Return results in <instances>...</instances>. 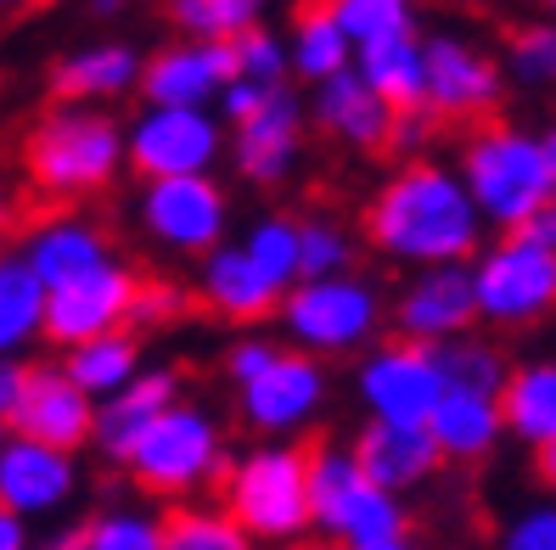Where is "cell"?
I'll return each instance as SVG.
<instances>
[{"mask_svg":"<svg viewBox=\"0 0 556 550\" xmlns=\"http://www.w3.org/2000/svg\"><path fill=\"white\" fill-rule=\"evenodd\" d=\"M129 293H136V270L124 258H108L102 270L90 276H74L46 293V343L51 348H79L90 337H108V332H124V309H129Z\"/></svg>","mask_w":556,"mask_h":550,"instance_id":"cell-14","label":"cell"},{"mask_svg":"<svg viewBox=\"0 0 556 550\" xmlns=\"http://www.w3.org/2000/svg\"><path fill=\"white\" fill-rule=\"evenodd\" d=\"M326 399H332V371L299 348H281L253 382L237 387V415L248 433H258V444H287L326 410Z\"/></svg>","mask_w":556,"mask_h":550,"instance_id":"cell-13","label":"cell"},{"mask_svg":"<svg viewBox=\"0 0 556 550\" xmlns=\"http://www.w3.org/2000/svg\"><path fill=\"white\" fill-rule=\"evenodd\" d=\"M163 550H258L225 506H203V500H180L163 511Z\"/></svg>","mask_w":556,"mask_h":550,"instance_id":"cell-33","label":"cell"},{"mask_svg":"<svg viewBox=\"0 0 556 550\" xmlns=\"http://www.w3.org/2000/svg\"><path fill=\"white\" fill-rule=\"evenodd\" d=\"M320 7H326V0H320Z\"/></svg>","mask_w":556,"mask_h":550,"instance_id":"cell-58","label":"cell"},{"mask_svg":"<svg viewBox=\"0 0 556 550\" xmlns=\"http://www.w3.org/2000/svg\"><path fill=\"white\" fill-rule=\"evenodd\" d=\"M113 253L108 231L96 219H79V214H51V219H35L23 236V265L40 276V286L51 293V286L74 281V276H90L102 270Z\"/></svg>","mask_w":556,"mask_h":550,"instance_id":"cell-24","label":"cell"},{"mask_svg":"<svg viewBox=\"0 0 556 550\" xmlns=\"http://www.w3.org/2000/svg\"><path fill=\"white\" fill-rule=\"evenodd\" d=\"M354 394H359V405H366V422L428 427L433 405L444 399L439 354L421 348V343H405V337L371 343L354 366Z\"/></svg>","mask_w":556,"mask_h":550,"instance_id":"cell-11","label":"cell"},{"mask_svg":"<svg viewBox=\"0 0 556 550\" xmlns=\"http://www.w3.org/2000/svg\"><path fill=\"white\" fill-rule=\"evenodd\" d=\"M501 550H556V500H534L517 516H506Z\"/></svg>","mask_w":556,"mask_h":550,"instance_id":"cell-42","label":"cell"},{"mask_svg":"<svg viewBox=\"0 0 556 550\" xmlns=\"http://www.w3.org/2000/svg\"><path fill=\"white\" fill-rule=\"evenodd\" d=\"M388 320L405 343L421 348H444L455 337H472L478 327V304H472V276L467 265H439V270H416L394 304H388Z\"/></svg>","mask_w":556,"mask_h":550,"instance_id":"cell-15","label":"cell"},{"mask_svg":"<svg viewBox=\"0 0 556 550\" xmlns=\"http://www.w3.org/2000/svg\"><path fill=\"white\" fill-rule=\"evenodd\" d=\"M439 354V371H444V387H455V394H483V399H501V387L511 376V360L495 348V343H483V337H455Z\"/></svg>","mask_w":556,"mask_h":550,"instance_id":"cell-34","label":"cell"},{"mask_svg":"<svg viewBox=\"0 0 556 550\" xmlns=\"http://www.w3.org/2000/svg\"><path fill=\"white\" fill-rule=\"evenodd\" d=\"M191 286L175 281V276H136V293H129V309H124V332H169L175 320L191 315Z\"/></svg>","mask_w":556,"mask_h":550,"instance_id":"cell-38","label":"cell"},{"mask_svg":"<svg viewBox=\"0 0 556 550\" xmlns=\"http://www.w3.org/2000/svg\"><path fill=\"white\" fill-rule=\"evenodd\" d=\"M90 12L96 17H113V12H124V0H90Z\"/></svg>","mask_w":556,"mask_h":550,"instance_id":"cell-53","label":"cell"},{"mask_svg":"<svg viewBox=\"0 0 556 550\" xmlns=\"http://www.w3.org/2000/svg\"><path fill=\"white\" fill-rule=\"evenodd\" d=\"M326 12L338 17L343 40L354 51L400 40V35H416V7H410V0H326Z\"/></svg>","mask_w":556,"mask_h":550,"instance_id":"cell-36","label":"cell"},{"mask_svg":"<svg viewBox=\"0 0 556 550\" xmlns=\"http://www.w3.org/2000/svg\"><path fill=\"white\" fill-rule=\"evenodd\" d=\"M231 129L214 107H141L136 124H124V169L147 180H191L225 164Z\"/></svg>","mask_w":556,"mask_h":550,"instance_id":"cell-9","label":"cell"},{"mask_svg":"<svg viewBox=\"0 0 556 550\" xmlns=\"http://www.w3.org/2000/svg\"><path fill=\"white\" fill-rule=\"evenodd\" d=\"M169 23L180 28V40H203V46H231L237 35L258 23L265 0H163Z\"/></svg>","mask_w":556,"mask_h":550,"instance_id":"cell-32","label":"cell"},{"mask_svg":"<svg viewBox=\"0 0 556 550\" xmlns=\"http://www.w3.org/2000/svg\"><path fill=\"white\" fill-rule=\"evenodd\" d=\"M35 545V534H28L23 516H12L7 506H0V550H28Z\"/></svg>","mask_w":556,"mask_h":550,"instance_id":"cell-47","label":"cell"},{"mask_svg":"<svg viewBox=\"0 0 556 550\" xmlns=\"http://www.w3.org/2000/svg\"><path fill=\"white\" fill-rule=\"evenodd\" d=\"M501 74L517 79L522 90H551L556 85V23L551 17L511 28L506 51H501Z\"/></svg>","mask_w":556,"mask_h":550,"instance_id":"cell-37","label":"cell"},{"mask_svg":"<svg viewBox=\"0 0 556 550\" xmlns=\"http://www.w3.org/2000/svg\"><path fill=\"white\" fill-rule=\"evenodd\" d=\"M522 236H534V242H545V247L556 253V191H551V203L529 219V231H522Z\"/></svg>","mask_w":556,"mask_h":550,"instance_id":"cell-49","label":"cell"},{"mask_svg":"<svg viewBox=\"0 0 556 550\" xmlns=\"http://www.w3.org/2000/svg\"><path fill=\"white\" fill-rule=\"evenodd\" d=\"M23 175L51 203H79L124 175V118L108 107H46L23 129Z\"/></svg>","mask_w":556,"mask_h":550,"instance_id":"cell-2","label":"cell"},{"mask_svg":"<svg viewBox=\"0 0 556 550\" xmlns=\"http://www.w3.org/2000/svg\"><path fill=\"white\" fill-rule=\"evenodd\" d=\"M136 225L147 242L180 258H208L225 247L231 231V197L214 175H191V180H147L136 197Z\"/></svg>","mask_w":556,"mask_h":550,"instance_id":"cell-12","label":"cell"},{"mask_svg":"<svg viewBox=\"0 0 556 550\" xmlns=\"http://www.w3.org/2000/svg\"><path fill=\"white\" fill-rule=\"evenodd\" d=\"M304 113H309V124L320 129V136H332L349 152H382L388 124H394V113H388L377 95L366 90V79H359L354 68L338 74V79H326V85H315Z\"/></svg>","mask_w":556,"mask_h":550,"instance_id":"cell-25","label":"cell"},{"mask_svg":"<svg viewBox=\"0 0 556 550\" xmlns=\"http://www.w3.org/2000/svg\"><path fill=\"white\" fill-rule=\"evenodd\" d=\"M169 405H180V371L175 366H141L136 382H124L113 399L96 405V427H90V449L102 461L124 466L136 438L157 422Z\"/></svg>","mask_w":556,"mask_h":550,"instance_id":"cell-21","label":"cell"},{"mask_svg":"<svg viewBox=\"0 0 556 550\" xmlns=\"http://www.w3.org/2000/svg\"><path fill=\"white\" fill-rule=\"evenodd\" d=\"M428 136H433V118H428V113H394V124H388V141H382V152H400L405 164H416V157H421V146H428Z\"/></svg>","mask_w":556,"mask_h":550,"instance_id":"cell-45","label":"cell"},{"mask_svg":"<svg viewBox=\"0 0 556 550\" xmlns=\"http://www.w3.org/2000/svg\"><path fill=\"white\" fill-rule=\"evenodd\" d=\"M359 550H416L410 539H388V545H359Z\"/></svg>","mask_w":556,"mask_h":550,"instance_id":"cell-55","label":"cell"},{"mask_svg":"<svg viewBox=\"0 0 556 550\" xmlns=\"http://www.w3.org/2000/svg\"><path fill=\"white\" fill-rule=\"evenodd\" d=\"M270 90H276V85H253V79H231V85H225V95H219V102H214V107H219V124H225V129H237V124H248V118H253L258 107L270 102Z\"/></svg>","mask_w":556,"mask_h":550,"instance_id":"cell-44","label":"cell"},{"mask_svg":"<svg viewBox=\"0 0 556 550\" xmlns=\"http://www.w3.org/2000/svg\"><path fill=\"white\" fill-rule=\"evenodd\" d=\"M46 332V286L23 265V253H0V360H23Z\"/></svg>","mask_w":556,"mask_h":550,"instance_id":"cell-31","label":"cell"},{"mask_svg":"<svg viewBox=\"0 0 556 550\" xmlns=\"http://www.w3.org/2000/svg\"><path fill=\"white\" fill-rule=\"evenodd\" d=\"M191 298H198L214 320H225V327L253 332V327H265V320H276L281 286L258 270L237 242H225V247H214L198 265V293H191Z\"/></svg>","mask_w":556,"mask_h":550,"instance_id":"cell-20","label":"cell"},{"mask_svg":"<svg viewBox=\"0 0 556 550\" xmlns=\"http://www.w3.org/2000/svg\"><path fill=\"white\" fill-rule=\"evenodd\" d=\"M28 550H85V523H68V528H51L46 539H35Z\"/></svg>","mask_w":556,"mask_h":550,"instance_id":"cell-48","label":"cell"},{"mask_svg":"<svg viewBox=\"0 0 556 550\" xmlns=\"http://www.w3.org/2000/svg\"><path fill=\"white\" fill-rule=\"evenodd\" d=\"M349 68H354V46L343 40L338 17L326 12L320 0H309V7L292 17V35H287V74L315 90V85L338 79Z\"/></svg>","mask_w":556,"mask_h":550,"instance_id":"cell-28","label":"cell"},{"mask_svg":"<svg viewBox=\"0 0 556 550\" xmlns=\"http://www.w3.org/2000/svg\"><path fill=\"white\" fill-rule=\"evenodd\" d=\"M366 242L400 270L472 265L483 247V219L467 197L462 175L439 157H416L388 175L366 203Z\"/></svg>","mask_w":556,"mask_h":550,"instance_id":"cell-1","label":"cell"},{"mask_svg":"<svg viewBox=\"0 0 556 550\" xmlns=\"http://www.w3.org/2000/svg\"><path fill=\"white\" fill-rule=\"evenodd\" d=\"M349 265H354V236L343 219H332V214L299 219V281L349 276Z\"/></svg>","mask_w":556,"mask_h":550,"instance_id":"cell-39","label":"cell"},{"mask_svg":"<svg viewBox=\"0 0 556 550\" xmlns=\"http://www.w3.org/2000/svg\"><path fill=\"white\" fill-rule=\"evenodd\" d=\"M455 175H462L467 197L483 219V231H529V219L551 203V169L540 136L522 124H478L462 141V157H455Z\"/></svg>","mask_w":556,"mask_h":550,"instance_id":"cell-3","label":"cell"},{"mask_svg":"<svg viewBox=\"0 0 556 550\" xmlns=\"http://www.w3.org/2000/svg\"><path fill=\"white\" fill-rule=\"evenodd\" d=\"M12 225H17V197H12L7 186H0V242L12 236Z\"/></svg>","mask_w":556,"mask_h":550,"instance_id":"cell-51","label":"cell"},{"mask_svg":"<svg viewBox=\"0 0 556 550\" xmlns=\"http://www.w3.org/2000/svg\"><path fill=\"white\" fill-rule=\"evenodd\" d=\"M428 438L439 449V461H462L478 466L501 449L506 422H501V399H483V394H455L444 387V399L428 415Z\"/></svg>","mask_w":556,"mask_h":550,"instance_id":"cell-26","label":"cell"},{"mask_svg":"<svg viewBox=\"0 0 556 550\" xmlns=\"http://www.w3.org/2000/svg\"><path fill=\"white\" fill-rule=\"evenodd\" d=\"M231 56H237V79L287 85V35H276L270 23H253L248 35H237L231 40Z\"/></svg>","mask_w":556,"mask_h":550,"instance_id":"cell-41","label":"cell"},{"mask_svg":"<svg viewBox=\"0 0 556 550\" xmlns=\"http://www.w3.org/2000/svg\"><path fill=\"white\" fill-rule=\"evenodd\" d=\"M281 337L309 354V360H338V354H366L388 327V298L371 276H326L299 281L281 293L276 309Z\"/></svg>","mask_w":556,"mask_h":550,"instance_id":"cell-6","label":"cell"},{"mask_svg":"<svg viewBox=\"0 0 556 550\" xmlns=\"http://www.w3.org/2000/svg\"><path fill=\"white\" fill-rule=\"evenodd\" d=\"M506 102L501 56L472 35H428L421 40V113L444 124H478Z\"/></svg>","mask_w":556,"mask_h":550,"instance_id":"cell-10","label":"cell"},{"mask_svg":"<svg viewBox=\"0 0 556 550\" xmlns=\"http://www.w3.org/2000/svg\"><path fill=\"white\" fill-rule=\"evenodd\" d=\"M304 95L292 85H276L270 102L258 107L248 124L231 129V141H225V157H231V169L248 180V186H281L292 169H299V152H304Z\"/></svg>","mask_w":556,"mask_h":550,"instance_id":"cell-16","label":"cell"},{"mask_svg":"<svg viewBox=\"0 0 556 550\" xmlns=\"http://www.w3.org/2000/svg\"><path fill=\"white\" fill-rule=\"evenodd\" d=\"M231 449H225V427L219 415L198 399H180L157 415V422L136 438L129 449L124 472L136 477L141 495H157V500H191L203 489H219L225 472H231Z\"/></svg>","mask_w":556,"mask_h":550,"instance_id":"cell-4","label":"cell"},{"mask_svg":"<svg viewBox=\"0 0 556 550\" xmlns=\"http://www.w3.org/2000/svg\"><path fill=\"white\" fill-rule=\"evenodd\" d=\"M237 247L281 286V293H287V286H299V214H281V208L258 214L242 231Z\"/></svg>","mask_w":556,"mask_h":550,"instance_id":"cell-35","label":"cell"},{"mask_svg":"<svg viewBox=\"0 0 556 550\" xmlns=\"http://www.w3.org/2000/svg\"><path fill=\"white\" fill-rule=\"evenodd\" d=\"M225 516L258 545H299L309 534V449L253 444L219 483Z\"/></svg>","mask_w":556,"mask_h":550,"instance_id":"cell-5","label":"cell"},{"mask_svg":"<svg viewBox=\"0 0 556 550\" xmlns=\"http://www.w3.org/2000/svg\"><path fill=\"white\" fill-rule=\"evenodd\" d=\"M501 422H506V438L529 449H545L556 438V354L511 366L501 387Z\"/></svg>","mask_w":556,"mask_h":550,"instance_id":"cell-27","label":"cell"},{"mask_svg":"<svg viewBox=\"0 0 556 550\" xmlns=\"http://www.w3.org/2000/svg\"><path fill=\"white\" fill-rule=\"evenodd\" d=\"M56 371L68 376L90 405H102V399L118 394L124 382H136V371H141V337H136V332L90 337V343H79V348L62 354V366H56Z\"/></svg>","mask_w":556,"mask_h":550,"instance_id":"cell-29","label":"cell"},{"mask_svg":"<svg viewBox=\"0 0 556 550\" xmlns=\"http://www.w3.org/2000/svg\"><path fill=\"white\" fill-rule=\"evenodd\" d=\"M276 354H281V343H276V337H265V332H242L231 348H225V376H231V382L242 387V382H253L258 371H265V366L276 360Z\"/></svg>","mask_w":556,"mask_h":550,"instance_id":"cell-43","label":"cell"},{"mask_svg":"<svg viewBox=\"0 0 556 550\" xmlns=\"http://www.w3.org/2000/svg\"><path fill=\"white\" fill-rule=\"evenodd\" d=\"M90 427H96V405L79 387L56 366H28L23 399H17V415H12V438L79 456V449H90Z\"/></svg>","mask_w":556,"mask_h":550,"instance_id":"cell-18","label":"cell"},{"mask_svg":"<svg viewBox=\"0 0 556 550\" xmlns=\"http://www.w3.org/2000/svg\"><path fill=\"white\" fill-rule=\"evenodd\" d=\"M237 79L231 46H203V40H169L147 51L141 62V102L147 107H214L225 85Z\"/></svg>","mask_w":556,"mask_h":550,"instance_id":"cell-17","label":"cell"},{"mask_svg":"<svg viewBox=\"0 0 556 550\" xmlns=\"http://www.w3.org/2000/svg\"><path fill=\"white\" fill-rule=\"evenodd\" d=\"M23 382H28V366H23V360H0V438L12 433V415H17V399H23Z\"/></svg>","mask_w":556,"mask_h":550,"instance_id":"cell-46","label":"cell"},{"mask_svg":"<svg viewBox=\"0 0 556 550\" xmlns=\"http://www.w3.org/2000/svg\"><path fill=\"white\" fill-rule=\"evenodd\" d=\"M540 7H545V17H551V23H556V0H540Z\"/></svg>","mask_w":556,"mask_h":550,"instance_id":"cell-56","label":"cell"},{"mask_svg":"<svg viewBox=\"0 0 556 550\" xmlns=\"http://www.w3.org/2000/svg\"><path fill=\"white\" fill-rule=\"evenodd\" d=\"M270 550H309V545H270Z\"/></svg>","mask_w":556,"mask_h":550,"instance_id":"cell-57","label":"cell"},{"mask_svg":"<svg viewBox=\"0 0 556 550\" xmlns=\"http://www.w3.org/2000/svg\"><path fill=\"white\" fill-rule=\"evenodd\" d=\"M354 74L388 113H421V35H400L354 51Z\"/></svg>","mask_w":556,"mask_h":550,"instance_id":"cell-30","label":"cell"},{"mask_svg":"<svg viewBox=\"0 0 556 550\" xmlns=\"http://www.w3.org/2000/svg\"><path fill=\"white\" fill-rule=\"evenodd\" d=\"M309 528L332 539V550H359V545L410 539V511L405 500L382 495L377 483L359 477L343 444H315L309 449Z\"/></svg>","mask_w":556,"mask_h":550,"instance_id":"cell-7","label":"cell"},{"mask_svg":"<svg viewBox=\"0 0 556 550\" xmlns=\"http://www.w3.org/2000/svg\"><path fill=\"white\" fill-rule=\"evenodd\" d=\"M79 495V456L28 444V438H0V506L12 516H51Z\"/></svg>","mask_w":556,"mask_h":550,"instance_id":"cell-19","label":"cell"},{"mask_svg":"<svg viewBox=\"0 0 556 550\" xmlns=\"http://www.w3.org/2000/svg\"><path fill=\"white\" fill-rule=\"evenodd\" d=\"M540 152H545V169H551V186H556V124L540 136Z\"/></svg>","mask_w":556,"mask_h":550,"instance_id":"cell-52","label":"cell"},{"mask_svg":"<svg viewBox=\"0 0 556 550\" xmlns=\"http://www.w3.org/2000/svg\"><path fill=\"white\" fill-rule=\"evenodd\" d=\"M35 0H0V17H12V12H28Z\"/></svg>","mask_w":556,"mask_h":550,"instance_id":"cell-54","label":"cell"},{"mask_svg":"<svg viewBox=\"0 0 556 550\" xmlns=\"http://www.w3.org/2000/svg\"><path fill=\"white\" fill-rule=\"evenodd\" d=\"M472 304L478 320L501 332H529L556 315V253L534 236H495L472 253Z\"/></svg>","mask_w":556,"mask_h":550,"instance_id":"cell-8","label":"cell"},{"mask_svg":"<svg viewBox=\"0 0 556 550\" xmlns=\"http://www.w3.org/2000/svg\"><path fill=\"white\" fill-rule=\"evenodd\" d=\"M85 550H163V516L141 506H108L85 523Z\"/></svg>","mask_w":556,"mask_h":550,"instance_id":"cell-40","label":"cell"},{"mask_svg":"<svg viewBox=\"0 0 556 550\" xmlns=\"http://www.w3.org/2000/svg\"><path fill=\"white\" fill-rule=\"evenodd\" d=\"M349 456L359 466V477L377 483L382 495L405 500L410 489H421V483L439 477V449L428 438V427H394V422H366L354 433Z\"/></svg>","mask_w":556,"mask_h":550,"instance_id":"cell-23","label":"cell"},{"mask_svg":"<svg viewBox=\"0 0 556 550\" xmlns=\"http://www.w3.org/2000/svg\"><path fill=\"white\" fill-rule=\"evenodd\" d=\"M534 477L545 483V495L556 500V438H551L545 449H534Z\"/></svg>","mask_w":556,"mask_h":550,"instance_id":"cell-50","label":"cell"},{"mask_svg":"<svg viewBox=\"0 0 556 550\" xmlns=\"http://www.w3.org/2000/svg\"><path fill=\"white\" fill-rule=\"evenodd\" d=\"M141 62H147V51H136L129 40L74 46L51 62V95L62 107H108L141 85Z\"/></svg>","mask_w":556,"mask_h":550,"instance_id":"cell-22","label":"cell"}]
</instances>
